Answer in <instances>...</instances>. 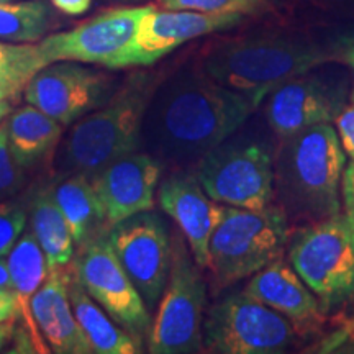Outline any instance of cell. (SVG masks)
I'll return each mask as SVG.
<instances>
[{
    "mask_svg": "<svg viewBox=\"0 0 354 354\" xmlns=\"http://www.w3.org/2000/svg\"><path fill=\"white\" fill-rule=\"evenodd\" d=\"M112 94V79L107 74L76 61H57L44 66L25 88L28 104L64 127L102 107Z\"/></svg>",
    "mask_w": 354,
    "mask_h": 354,
    "instance_id": "13",
    "label": "cell"
},
{
    "mask_svg": "<svg viewBox=\"0 0 354 354\" xmlns=\"http://www.w3.org/2000/svg\"><path fill=\"white\" fill-rule=\"evenodd\" d=\"M6 2H10V0H6Z\"/></svg>",
    "mask_w": 354,
    "mask_h": 354,
    "instance_id": "40",
    "label": "cell"
},
{
    "mask_svg": "<svg viewBox=\"0 0 354 354\" xmlns=\"http://www.w3.org/2000/svg\"><path fill=\"white\" fill-rule=\"evenodd\" d=\"M26 225V212L19 203L0 202V258H6L19 241Z\"/></svg>",
    "mask_w": 354,
    "mask_h": 354,
    "instance_id": "29",
    "label": "cell"
},
{
    "mask_svg": "<svg viewBox=\"0 0 354 354\" xmlns=\"http://www.w3.org/2000/svg\"><path fill=\"white\" fill-rule=\"evenodd\" d=\"M51 25V10L38 0H0V39L12 43L39 41Z\"/></svg>",
    "mask_w": 354,
    "mask_h": 354,
    "instance_id": "26",
    "label": "cell"
},
{
    "mask_svg": "<svg viewBox=\"0 0 354 354\" xmlns=\"http://www.w3.org/2000/svg\"><path fill=\"white\" fill-rule=\"evenodd\" d=\"M333 123L336 125L335 128L338 131L344 153L351 158V161H354V87L348 94L346 104Z\"/></svg>",
    "mask_w": 354,
    "mask_h": 354,
    "instance_id": "30",
    "label": "cell"
},
{
    "mask_svg": "<svg viewBox=\"0 0 354 354\" xmlns=\"http://www.w3.org/2000/svg\"><path fill=\"white\" fill-rule=\"evenodd\" d=\"M8 286H10V276H8L7 259L0 258V287H8Z\"/></svg>",
    "mask_w": 354,
    "mask_h": 354,
    "instance_id": "36",
    "label": "cell"
},
{
    "mask_svg": "<svg viewBox=\"0 0 354 354\" xmlns=\"http://www.w3.org/2000/svg\"><path fill=\"white\" fill-rule=\"evenodd\" d=\"M107 236L146 307H156L166 289L172 259V241L165 220L151 210L141 212L115 223Z\"/></svg>",
    "mask_w": 354,
    "mask_h": 354,
    "instance_id": "12",
    "label": "cell"
},
{
    "mask_svg": "<svg viewBox=\"0 0 354 354\" xmlns=\"http://www.w3.org/2000/svg\"><path fill=\"white\" fill-rule=\"evenodd\" d=\"M112 2H138V0H112Z\"/></svg>",
    "mask_w": 354,
    "mask_h": 354,
    "instance_id": "39",
    "label": "cell"
},
{
    "mask_svg": "<svg viewBox=\"0 0 354 354\" xmlns=\"http://www.w3.org/2000/svg\"><path fill=\"white\" fill-rule=\"evenodd\" d=\"M259 105L202 71L183 73L154 92L141 143L159 162L189 166L230 138Z\"/></svg>",
    "mask_w": 354,
    "mask_h": 354,
    "instance_id": "1",
    "label": "cell"
},
{
    "mask_svg": "<svg viewBox=\"0 0 354 354\" xmlns=\"http://www.w3.org/2000/svg\"><path fill=\"white\" fill-rule=\"evenodd\" d=\"M203 348L216 354H279L295 339L289 318L246 294L221 297L209 308L202 325Z\"/></svg>",
    "mask_w": 354,
    "mask_h": 354,
    "instance_id": "7",
    "label": "cell"
},
{
    "mask_svg": "<svg viewBox=\"0 0 354 354\" xmlns=\"http://www.w3.org/2000/svg\"><path fill=\"white\" fill-rule=\"evenodd\" d=\"M344 169L346 153L331 123L286 138L274 161V190L282 209L312 223L339 215Z\"/></svg>",
    "mask_w": 354,
    "mask_h": 354,
    "instance_id": "2",
    "label": "cell"
},
{
    "mask_svg": "<svg viewBox=\"0 0 354 354\" xmlns=\"http://www.w3.org/2000/svg\"><path fill=\"white\" fill-rule=\"evenodd\" d=\"M241 21L243 15L238 13L165 10L148 6L128 56V68L154 64L190 39L225 32Z\"/></svg>",
    "mask_w": 354,
    "mask_h": 354,
    "instance_id": "15",
    "label": "cell"
},
{
    "mask_svg": "<svg viewBox=\"0 0 354 354\" xmlns=\"http://www.w3.org/2000/svg\"><path fill=\"white\" fill-rule=\"evenodd\" d=\"M328 48L333 61H339L354 71V26L339 33Z\"/></svg>",
    "mask_w": 354,
    "mask_h": 354,
    "instance_id": "31",
    "label": "cell"
},
{
    "mask_svg": "<svg viewBox=\"0 0 354 354\" xmlns=\"http://www.w3.org/2000/svg\"><path fill=\"white\" fill-rule=\"evenodd\" d=\"M71 272L66 268L48 269V276L32 299L33 320L53 353H94L73 312L69 299Z\"/></svg>",
    "mask_w": 354,
    "mask_h": 354,
    "instance_id": "18",
    "label": "cell"
},
{
    "mask_svg": "<svg viewBox=\"0 0 354 354\" xmlns=\"http://www.w3.org/2000/svg\"><path fill=\"white\" fill-rule=\"evenodd\" d=\"M10 287L20 305V317L25 318L32 338L37 342L38 326L33 320L32 299L48 276V263L41 246L32 233H21L7 258Z\"/></svg>",
    "mask_w": 354,
    "mask_h": 354,
    "instance_id": "23",
    "label": "cell"
},
{
    "mask_svg": "<svg viewBox=\"0 0 354 354\" xmlns=\"http://www.w3.org/2000/svg\"><path fill=\"white\" fill-rule=\"evenodd\" d=\"M51 3L66 15L77 17L91 8L92 0H51Z\"/></svg>",
    "mask_w": 354,
    "mask_h": 354,
    "instance_id": "34",
    "label": "cell"
},
{
    "mask_svg": "<svg viewBox=\"0 0 354 354\" xmlns=\"http://www.w3.org/2000/svg\"><path fill=\"white\" fill-rule=\"evenodd\" d=\"M245 292L289 318L295 325L320 320L323 312L317 295L282 258L253 274Z\"/></svg>",
    "mask_w": 354,
    "mask_h": 354,
    "instance_id": "19",
    "label": "cell"
},
{
    "mask_svg": "<svg viewBox=\"0 0 354 354\" xmlns=\"http://www.w3.org/2000/svg\"><path fill=\"white\" fill-rule=\"evenodd\" d=\"M46 64L38 44L0 39V100L19 97Z\"/></svg>",
    "mask_w": 354,
    "mask_h": 354,
    "instance_id": "25",
    "label": "cell"
},
{
    "mask_svg": "<svg viewBox=\"0 0 354 354\" xmlns=\"http://www.w3.org/2000/svg\"><path fill=\"white\" fill-rule=\"evenodd\" d=\"M289 261L322 310L354 299V223L344 212L302 228L292 240Z\"/></svg>",
    "mask_w": 354,
    "mask_h": 354,
    "instance_id": "6",
    "label": "cell"
},
{
    "mask_svg": "<svg viewBox=\"0 0 354 354\" xmlns=\"http://www.w3.org/2000/svg\"><path fill=\"white\" fill-rule=\"evenodd\" d=\"M342 198H343V212L349 220L354 223V161L349 162L343 174L342 185Z\"/></svg>",
    "mask_w": 354,
    "mask_h": 354,
    "instance_id": "33",
    "label": "cell"
},
{
    "mask_svg": "<svg viewBox=\"0 0 354 354\" xmlns=\"http://www.w3.org/2000/svg\"><path fill=\"white\" fill-rule=\"evenodd\" d=\"M74 271L87 294L117 325L141 344L149 338L153 328L149 310L115 256L107 233L82 246Z\"/></svg>",
    "mask_w": 354,
    "mask_h": 354,
    "instance_id": "11",
    "label": "cell"
},
{
    "mask_svg": "<svg viewBox=\"0 0 354 354\" xmlns=\"http://www.w3.org/2000/svg\"><path fill=\"white\" fill-rule=\"evenodd\" d=\"M51 194L68 221V227L76 245L84 246L95 236L105 233L97 232L107 221H105L100 202L87 176H66V179L61 180L51 190Z\"/></svg>",
    "mask_w": 354,
    "mask_h": 354,
    "instance_id": "22",
    "label": "cell"
},
{
    "mask_svg": "<svg viewBox=\"0 0 354 354\" xmlns=\"http://www.w3.org/2000/svg\"><path fill=\"white\" fill-rule=\"evenodd\" d=\"M20 317V305L10 286L0 287V323L15 322Z\"/></svg>",
    "mask_w": 354,
    "mask_h": 354,
    "instance_id": "32",
    "label": "cell"
},
{
    "mask_svg": "<svg viewBox=\"0 0 354 354\" xmlns=\"http://www.w3.org/2000/svg\"><path fill=\"white\" fill-rule=\"evenodd\" d=\"M348 94L343 77H326L308 71L269 94L266 118L274 133L286 140L307 128L333 123L346 104Z\"/></svg>",
    "mask_w": 354,
    "mask_h": 354,
    "instance_id": "14",
    "label": "cell"
},
{
    "mask_svg": "<svg viewBox=\"0 0 354 354\" xmlns=\"http://www.w3.org/2000/svg\"><path fill=\"white\" fill-rule=\"evenodd\" d=\"M289 243V220L281 205L261 210L227 207L212 233L207 268L220 287L243 281L279 259Z\"/></svg>",
    "mask_w": 354,
    "mask_h": 354,
    "instance_id": "5",
    "label": "cell"
},
{
    "mask_svg": "<svg viewBox=\"0 0 354 354\" xmlns=\"http://www.w3.org/2000/svg\"><path fill=\"white\" fill-rule=\"evenodd\" d=\"M158 6L165 10L238 13L245 17L264 12L269 6V0H158Z\"/></svg>",
    "mask_w": 354,
    "mask_h": 354,
    "instance_id": "27",
    "label": "cell"
},
{
    "mask_svg": "<svg viewBox=\"0 0 354 354\" xmlns=\"http://www.w3.org/2000/svg\"><path fill=\"white\" fill-rule=\"evenodd\" d=\"M205 281L180 234L172 240L171 272L148 338L153 354H192L203 348Z\"/></svg>",
    "mask_w": 354,
    "mask_h": 354,
    "instance_id": "9",
    "label": "cell"
},
{
    "mask_svg": "<svg viewBox=\"0 0 354 354\" xmlns=\"http://www.w3.org/2000/svg\"><path fill=\"white\" fill-rule=\"evenodd\" d=\"M7 136L17 162L21 167H33L55 151L63 136V125L28 104L8 117Z\"/></svg>",
    "mask_w": 354,
    "mask_h": 354,
    "instance_id": "20",
    "label": "cell"
},
{
    "mask_svg": "<svg viewBox=\"0 0 354 354\" xmlns=\"http://www.w3.org/2000/svg\"><path fill=\"white\" fill-rule=\"evenodd\" d=\"M156 77L133 74L112 97L71 128L56 153L61 174L92 176L136 153L141 146V128L154 92Z\"/></svg>",
    "mask_w": 354,
    "mask_h": 354,
    "instance_id": "4",
    "label": "cell"
},
{
    "mask_svg": "<svg viewBox=\"0 0 354 354\" xmlns=\"http://www.w3.org/2000/svg\"><path fill=\"white\" fill-rule=\"evenodd\" d=\"M32 230L44 256L48 269L66 268L74 256V240L63 212L51 190H43L32 202Z\"/></svg>",
    "mask_w": 354,
    "mask_h": 354,
    "instance_id": "24",
    "label": "cell"
},
{
    "mask_svg": "<svg viewBox=\"0 0 354 354\" xmlns=\"http://www.w3.org/2000/svg\"><path fill=\"white\" fill-rule=\"evenodd\" d=\"M69 299L76 320L87 336L88 343L97 354H136L141 353V343L115 325L107 312L87 294L81 282L71 272Z\"/></svg>",
    "mask_w": 354,
    "mask_h": 354,
    "instance_id": "21",
    "label": "cell"
},
{
    "mask_svg": "<svg viewBox=\"0 0 354 354\" xmlns=\"http://www.w3.org/2000/svg\"><path fill=\"white\" fill-rule=\"evenodd\" d=\"M158 201L161 209L179 225L198 268H207L209 243L223 216V203L207 196L197 176L189 172L166 177L158 189Z\"/></svg>",
    "mask_w": 354,
    "mask_h": 354,
    "instance_id": "17",
    "label": "cell"
},
{
    "mask_svg": "<svg viewBox=\"0 0 354 354\" xmlns=\"http://www.w3.org/2000/svg\"><path fill=\"white\" fill-rule=\"evenodd\" d=\"M12 112V107L10 104H8V100H0V123L3 122V118L8 117Z\"/></svg>",
    "mask_w": 354,
    "mask_h": 354,
    "instance_id": "38",
    "label": "cell"
},
{
    "mask_svg": "<svg viewBox=\"0 0 354 354\" xmlns=\"http://www.w3.org/2000/svg\"><path fill=\"white\" fill-rule=\"evenodd\" d=\"M146 7L110 8L73 30L50 35L38 43L46 64L57 61L104 66L107 69L128 68L133 41Z\"/></svg>",
    "mask_w": 354,
    "mask_h": 354,
    "instance_id": "10",
    "label": "cell"
},
{
    "mask_svg": "<svg viewBox=\"0 0 354 354\" xmlns=\"http://www.w3.org/2000/svg\"><path fill=\"white\" fill-rule=\"evenodd\" d=\"M353 325H354V320H353Z\"/></svg>",
    "mask_w": 354,
    "mask_h": 354,
    "instance_id": "41",
    "label": "cell"
},
{
    "mask_svg": "<svg viewBox=\"0 0 354 354\" xmlns=\"http://www.w3.org/2000/svg\"><path fill=\"white\" fill-rule=\"evenodd\" d=\"M196 176L207 196L238 209L261 210L274 196V156L258 140L232 136L197 162Z\"/></svg>",
    "mask_w": 354,
    "mask_h": 354,
    "instance_id": "8",
    "label": "cell"
},
{
    "mask_svg": "<svg viewBox=\"0 0 354 354\" xmlns=\"http://www.w3.org/2000/svg\"><path fill=\"white\" fill-rule=\"evenodd\" d=\"M13 335V322L0 323V349H2L8 343V339Z\"/></svg>",
    "mask_w": 354,
    "mask_h": 354,
    "instance_id": "35",
    "label": "cell"
},
{
    "mask_svg": "<svg viewBox=\"0 0 354 354\" xmlns=\"http://www.w3.org/2000/svg\"><path fill=\"white\" fill-rule=\"evenodd\" d=\"M162 165L149 153H131L91 177L105 221H118L153 210Z\"/></svg>",
    "mask_w": 354,
    "mask_h": 354,
    "instance_id": "16",
    "label": "cell"
},
{
    "mask_svg": "<svg viewBox=\"0 0 354 354\" xmlns=\"http://www.w3.org/2000/svg\"><path fill=\"white\" fill-rule=\"evenodd\" d=\"M320 2L328 3L331 7L348 8V10H354V0H320Z\"/></svg>",
    "mask_w": 354,
    "mask_h": 354,
    "instance_id": "37",
    "label": "cell"
},
{
    "mask_svg": "<svg viewBox=\"0 0 354 354\" xmlns=\"http://www.w3.org/2000/svg\"><path fill=\"white\" fill-rule=\"evenodd\" d=\"M24 184V167L13 158L8 145L7 122L0 123V202L12 197Z\"/></svg>",
    "mask_w": 354,
    "mask_h": 354,
    "instance_id": "28",
    "label": "cell"
},
{
    "mask_svg": "<svg viewBox=\"0 0 354 354\" xmlns=\"http://www.w3.org/2000/svg\"><path fill=\"white\" fill-rule=\"evenodd\" d=\"M330 61V48L299 35L268 33L221 41L203 57L202 68L221 86L259 105L279 86Z\"/></svg>",
    "mask_w": 354,
    "mask_h": 354,
    "instance_id": "3",
    "label": "cell"
}]
</instances>
